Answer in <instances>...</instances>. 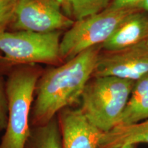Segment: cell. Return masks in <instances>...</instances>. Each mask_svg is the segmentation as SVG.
I'll return each instance as SVG.
<instances>
[{
  "instance_id": "9a60e30c",
  "label": "cell",
  "mask_w": 148,
  "mask_h": 148,
  "mask_svg": "<svg viewBox=\"0 0 148 148\" xmlns=\"http://www.w3.org/2000/svg\"><path fill=\"white\" fill-rule=\"evenodd\" d=\"M8 107L5 83L0 77V132L5 130L8 123Z\"/></svg>"
},
{
  "instance_id": "5b68a950",
  "label": "cell",
  "mask_w": 148,
  "mask_h": 148,
  "mask_svg": "<svg viewBox=\"0 0 148 148\" xmlns=\"http://www.w3.org/2000/svg\"><path fill=\"white\" fill-rule=\"evenodd\" d=\"M135 10L137 9L107 8L95 15L74 22L61 38L60 52L62 61L66 62L90 47L102 45Z\"/></svg>"
},
{
  "instance_id": "30bf717a",
  "label": "cell",
  "mask_w": 148,
  "mask_h": 148,
  "mask_svg": "<svg viewBox=\"0 0 148 148\" xmlns=\"http://www.w3.org/2000/svg\"><path fill=\"white\" fill-rule=\"evenodd\" d=\"M148 143V119L140 123L116 126L102 133L98 148H120L130 144Z\"/></svg>"
},
{
  "instance_id": "ac0fdd59",
  "label": "cell",
  "mask_w": 148,
  "mask_h": 148,
  "mask_svg": "<svg viewBox=\"0 0 148 148\" xmlns=\"http://www.w3.org/2000/svg\"><path fill=\"white\" fill-rule=\"evenodd\" d=\"M0 64L3 66L5 65V61L4 57H3V55L1 52H0Z\"/></svg>"
},
{
  "instance_id": "2e32d148",
  "label": "cell",
  "mask_w": 148,
  "mask_h": 148,
  "mask_svg": "<svg viewBox=\"0 0 148 148\" xmlns=\"http://www.w3.org/2000/svg\"><path fill=\"white\" fill-rule=\"evenodd\" d=\"M143 0H112L108 8L111 9H138Z\"/></svg>"
},
{
  "instance_id": "ba28073f",
  "label": "cell",
  "mask_w": 148,
  "mask_h": 148,
  "mask_svg": "<svg viewBox=\"0 0 148 148\" xmlns=\"http://www.w3.org/2000/svg\"><path fill=\"white\" fill-rule=\"evenodd\" d=\"M58 118L63 148L99 147L102 132L90 124L79 108L62 109L58 112Z\"/></svg>"
},
{
  "instance_id": "3957f363",
  "label": "cell",
  "mask_w": 148,
  "mask_h": 148,
  "mask_svg": "<svg viewBox=\"0 0 148 148\" xmlns=\"http://www.w3.org/2000/svg\"><path fill=\"white\" fill-rule=\"evenodd\" d=\"M135 82L114 76H93L80 98L79 109L88 122L102 133L116 126Z\"/></svg>"
},
{
  "instance_id": "44dd1931",
  "label": "cell",
  "mask_w": 148,
  "mask_h": 148,
  "mask_svg": "<svg viewBox=\"0 0 148 148\" xmlns=\"http://www.w3.org/2000/svg\"><path fill=\"white\" fill-rule=\"evenodd\" d=\"M56 1H58V0H56Z\"/></svg>"
},
{
  "instance_id": "ffe728a7",
  "label": "cell",
  "mask_w": 148,
  "mask_h": 148,
  "mask_svg": "<svg viewBox=\"0 0 148 148\" xmlns=\"http://www.w3.org/2000/svg\"><path fill=\"white\" fill-rule=\"evenodd\" d=\"M145 42H146V44H147V45H148V38H147V39L146 40V41H145Z\"/></svg>"
},
{
  "instance_id": "d6986e66",
  "label": "cell",
  "mask_w": 148,
  "mask_h": 148,
  "mask_svg": "<svg viewBox=\"0 0 148 148\" xmlns=\"http://www.w3.org/2000/svg\"><path fill=\"white\" fill-rule=\"evenodd\" d=\"M120 148H137V145L136 144H130V145H124Z\"/></svg>"
},
{
  "instance_id": "4fadbf2b",
  "label": "cell",
  "mask_w": 148,
  "mask_h": 148,
  "mask_svg": "<svg viewBox=\"0 0 148 148\" xmlns=\"http://www.w3.org/2000/svg\"><path fill=\"white\" fill-rule=\"evenodd\" d=\"M58 2L64 14L77 21L106 10L110 0H58Z\"/></svg>"
},
{
  "instance_id": "9c48e42d",
  "label": "cell",
  "mask_w": 148,
  "mask_h": 148,
  "mask_svg": "<svg viewBox=\"0 0 148 148\" xmlns=\"http://www.w3.org/2000/svg\"><path fill=\"white\" fill-rule=\"evenodd\" d=\"M148 38V15L139 9L129 14L101 49L106 51H116L133 47Z\"/></svg>"
},
{
  "instance_id": "277c9868",
  "label": "cell",
  "mask_w": 148,
  "mask_h": 148,
  "mask_svg": "<svg viewBox=\"0 0 148 148\" xmlns=\"http://www.w3.org/2000/svg\"><path fill=\"white\" fill-rule=\"evenodd\" d=\"M61 34L62 31H6L0 34V52L5 65L60 63Z\"/></svg>"
},
{
  "instance_id": "7a4b0ae2",
  "label": "cell",
  "mask_w": 148,
  "mask_h": 148,
  "mask_svg": "<svg viewBox=\"0 0 148 148\" xmlns=\"http://www.w3.org/2000/svg\"><path fill=\"white\" fill-rule=\"evenodd\" d=\"M41 75V71L34 64L18 66L9 75L5 82L8 123L0 148H24L30 132L35 90Z\"/></svg>"
},
{
  "instance_id": "5bb4252c",
  "label": "cell",
  "mask_w": 148,
  "mask_h": 148,
  "mask_svg": "<svg viewBox=\"0 0 148 148\" xmlns=\"http://www.w3.org/2000/svg\"><path fill=\"white\" fill-rule=\"evenodd\" d=\"M18 0H0V34L6 32L13 23Z\"/></svg>"
},
{
  "instance_id": "8fae6325",
  "label": "cell",
  "mask_w": 148,
  "mask_h": 148,
  "mask_svg": "<svg viewBox=\"0 0 148 148\" xmlns=\"http://www.w3.org/2000/svg\"><path fill=\"white\" fill-rule=\"evenodd\" d=\"M148 119V74L135 82L130 97L116 126H125Z\"/></svg>"
},
{
  "instance_id": "7c38bea8",
  "label": "cell",
  "mask_w": 148,
  "mask_h": 148,
  "mask_svg": "<svg viewBox=\"0 0 148 148\" xmlns=\"http://www.w3.org/2000/svg\"><path fill=\"white\" fill-rule=\"evenodd\" d=\"M24 148H63L58 114L45 124L31 126Z\"/></svg>"
},
{
  "instance_id": "8992f818",
  "label": "cell",
  "mask_w": 148,
  "mask_h": 148,
  "mask_svg": "<svg viewBox=\"0 0 148 148\" xmlns=\"http://www.w3.org/2000/svg\"><path fill=\"white\" fill-rule=\"evenodd\" d=\"M74 22L64 14L56 0H18L10 27L13 31L51 32L69 29Z\"/></svg>"
},
{
  "instance_id": "6da1fadb",
  "label": "cell",
  "mask_w": 148,
  "mask_h": 148,
  "mask_svg": "<svg viewBox=\"0 0 148 148\" xmlns=\"http://www.w3.org/2000/svg\"><path fill=\"white\" fill-rule=\"evenodd\" d=\"M101 45L90 47L40 77L31 110V126L44 125L62 109L80 102L84 87L93 75Z\"/></svg>"
},
{
  "instance_id": "e0dca14e",
  "label": "cell",
  "mask_w": 148,
  "mask_h": 148,
  "mask_svg": "<svg viewBox=\"0 0 148 148\" xmlns=\"http://www.w3.org/2000/svg\"><path fill=\"white\" fill-rule=\"evenodd\" d=\"M138 9L148 12V0H143V2L140 3L139 7H138Z\"/></svg>"
},
{
  "instance_id": "52a82bcc",
  "label": "cell",
  "mask_w": 148,
  "mask_h": 148,
  "mask_svg": "<svg viewBox=\"0 0 148 148\" xmlns=\"http://www.w3.org/2000/svg\"><path fill=\"white\" fill-rule=\"evenodd\" d=\"M148 74V45L133 47L99 55L93 76H114L136 82Z\"/></svg>"
}]
</instances>
